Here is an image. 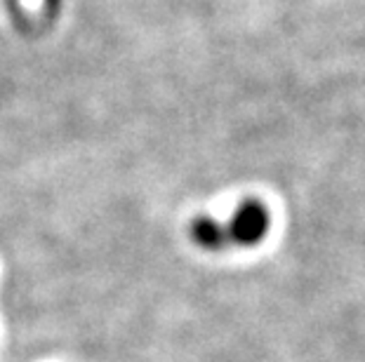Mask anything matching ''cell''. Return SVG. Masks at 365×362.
<instances>
[{
    "mask_svg": "<svg viewBox=\"0 0 365 362\" xmlns=\"http://www.w3.org/2000/svg\"><path fill=\"white\" fill-rule=\"evenodd\" d=\"M271 214L264 207V203L255 198H247L238 205L236 214L227 223L229 245H238V247H255L259 245L269 233Z\"/></svg>",
    "mask_w": 365,
    "mask_h": 362,
    "instance_id": "6da1fadb",
    "label": "cell"
},
{
    "mask_svg": "<svg viewBox=\"0 0 365 362\" xmlns=\"http://www.w3.org/2000/svg\"><path fill=\"white\" fill-rule=\"evenodd\" d=\"M189 233L193 238V243L207 252H220L229 245L227 223H220L212 217H196L191 221Z\"/></svg>",
    "mask_w": 365,
    "mask_h": 362,
    "instance_id": "7a4b0ae2",
    "label": "cell"
}]
</instances>
